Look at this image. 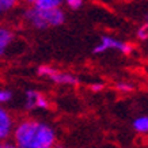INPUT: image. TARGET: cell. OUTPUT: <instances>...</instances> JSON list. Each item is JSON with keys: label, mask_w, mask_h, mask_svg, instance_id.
<instances>
[{"label": "cell", "mask_w": 148, "mask_h": 148, "mask_svg": "<svg viewBox=\"0 0 148 148\" xmlns=\"http://www.w3.org/2000/svg\"><path fill=\"white\" fill-rule=\"evenodd\" d=\"M14 140L16 148H53L56 133L45 122L27 120L15 128Z\"/></svg>", "instance_id": "cell-1"}, {"label": "cell", "mask_w": 148, "mask_h": 148, "mask_svg": "<svg viewBox=\"0 0 148 148\" xmlns=\"http://www.w3.org/2000/svg\"><path fill=\"white\" fill-rule=\"evenodd\" d=\"M25 19L30 23L34 29L38 30H45L48 27H57L61 26L65 21V15L61 8L49 10H37L34 7L26 10L25 12Z\"/></svg>", "instance_id": "cell-2"}, {"label": "cell", "mask_w": 148, "mask_h": 148, "mask_svg": "<svg viewBox=\"0 0 148 148\" xmlns=\"http://www.w3.org/2000/svg\"><path fill=\"white\" fill-rule=\"evenodd\" d=\"M38 75L41 76L49 77L50 80L56 83V84H67V86H77L79 84V79L73 76L71 73H65V72L57 71L49 65H41L38 68Z\"/></svg>", "instance_id": "cell-3"}, {"label": "cell", "mask_w": 148, "mask_h": 148, "mask_svg": "<svg viewBox=\"0 0 148 148\" xmlns=\"http://www.w3.org/2000/svg\"><path fill=\"white\" fill-rule=\"evenodd\" d=\"M109 49H117L122 54H130L133 52V45L129 44V42H122V41H118L116 38L105 36L101 38V42L94 48V53H103V52H106Z\"/></svg>", "instance_id": "cell-4"}, {"label": "cell", "mask_w": 148, "mask_h": 148, "mask_svg": "<svg viewBox=\"0 0 148 148\" xmlns=\"http://www.w3.org/2000/svg\"><path fill=\"white\" fill-rule=\"evenodd\" d=\"M25 108L27 110H34V109H48L49 108V102L48 99L41 95L38 91L29 90L26 92V103Z\"/></svg>", "instance_id": "cell-5"}, {"label": "cell", "mask_w": 148, "mask_h": 148, "mask_svg": "<svg viewBox=\"0 0 148 148\" xmlns=\"http://www.w3.org/2000/svg\"><path fill=\"white\" fill-rule=\"evenodd\" d=\"M12 118L5 109L0 108V141H4L12 132Z\"/></svg>", "instance_id": "cell-6"}, {"label": "cell", "mask_w": 148, "mask_h": 148, "mask_svg": "<svg viewBox=\"0 0 148 148\" xmlns=\"http://www.w3.org/2000/svg\"><path fill=\"white\" fill-rule=\"evenodd\" d=\"M14 40V33L7 27L0 26V56L5 53L7 48Z\"/></svg>", "instance_id": "cell-7"}, {"label": "cell", "mask_w": 148, "mask_h": 148, "mask_svg": "<svg viewBox=\"0 0 148 148\" xmlns=\"http://www.w3.org/2000/svg\"><path fill=\"white\" fill-rule=\"evenodd\" d=\"M33 4H34V8L37 10L49 11V10L60 8V5L63 4V0H36Z\"/></svg>", "instance_id": "cell-8"}, {"label": "cell", "mask_w": 148, "mask_h": 148, "mask_svg": "<svg viewBox=\"0 0 148 148\" xmlns=\"http://www.w3.org/2000/svg\"><path fill=\"white\" fill-rule=\"evenodd\" d=\"M133 129L139 133H147L148 132V117H137L135 121H133Z\"/></svg>", "instance_id": "cell-9"}, {"label": "cell", "mask_w": 148, "mask_h": 148, "mask_svg": "<svg viewBox=\"0 0 148 148\" xmlns=\"http://www.w3.org/2000/svg\"><path fill=\"white\" fill-rule=\"evenodd\" d=\"M16 4V0H0V14L7 12Z\"/></svg>", "instance_id": "cell-10"}, {"label": "cell", "mask_w": 148, "mask_h": 148, "mask_svg": "<svg viewBox=\"0 0 148 148\" xmlns=\"http://www.w3.org/2000/svg\"><path fill=\"white\" fill-rule=\"evenodd\" d=\"M116 88L118 91H121V92H130L133 90V86L130 83H126V82H118L116 84Z\"/></svg>", "instance_id": "cell-11"}, {"label": "cell", "mask_w": 148, "mask_h": 148, "mask_svg": "<svg viewBox=\"0 0 148 148\" xmlns=\"http://www.w3.org/2000/svg\"><path fill=\"white\" fill-rule=\"evenodd\" d=\"M136 36H137V38H139L140 41H147V38H148V26H147V23L143 25V26L137 30Z\"/></svg>", "instance_id": "cell-12"}, {"label": "cell", "mask_w": 148, "mask_h": 148, "mask_svg": "<svg viewBox=\"0 0 148 148\" xmlns=\"http://www.w3.org/2000/svg\"><path fill=\"white\" fill-rule=\"evenodd\" d=\"M67 3V5L72 10H79L83 4V0H63Z\"/></svg>", "instance_id": "cell-13"}, {"label": "cell", "mask_w": 148, "mask_h": 148, "mask_svg": "<svg viewBox=\"0 0 148 148\" xmlns=\"http://www.w3.org/2000/svg\"><path fill=\"white\" fill-rule=\"evenodd\" d=\"M12 94L7 90H0V103H7L10 102V99H11Z\"/></svg>", "instance_id": "cell-14"}, {"label": "cell", "mask_w": 148, "mask_h": 148, "mask_svg": "<svg viewBox=\"0 0 148 148\" xmlns=\"http://www.w3.org/2000/svg\"><path fill=\"white\" fill-rule=\"evenodd\" d=\"M103 88H105V86H103L102 83H92V84L90 86V90L92 91V92H99V91H102Z\"/></svg>", "instance_id": "cell-15"}, {"label": "cell", "mask_w": 148, "mask_h": 148, "mask_svg": "<svg viewBox=\"0 0 148 148\" xmlns=\"http://www.w3.org/2000/svg\"><path fill=\"white\" fill-rule=\"evenodd\" d=\"M0 148H16L14 143L10 141H0Z\"/></svg>", "instance_id": "cell-16"}, {"label": "cell", "mask_w": 148, "mask_h": 148, "mask_svg": "<svg viewBox=\"0 0 148 148\" xmlns=\"http://www.w3.org/2000/svg\"><path fill=\"white\" fill-rule=\"evenodd\" d=\"M27 3H34V1H36V0H26Z\"/></svg>", "instance_id": "cell-17"}, {"label": "cell", "mask_w": 148, "mask_h": 148, "mask_svg": "<svg viewBox=\"0 0 148 148\" xmlns=\"http://www.w3.org/2000/svg\"><path fill=\"white\" fill-rule=\"evenodd\" d=\"M54 148H65V147H61V145H57V147H54Z\"/></svg>", "instance_id": "cell-18"}]
</instances>
